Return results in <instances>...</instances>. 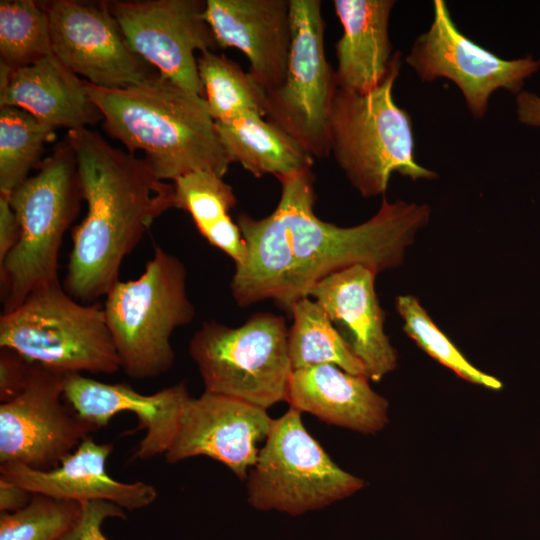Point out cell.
Listing matches in <instances>:
<instances>
[{
	"instance_id": "11",
	"label": "cell",
	"mask_w": 540,
	"mask_h": 540,
	"mask_svg": "<svg viewBox=\"0 0 540 540\" xmlns=\"http://www.w3.org/2000/svg\"><path fill=\"white\" fill-rule=\"evenodd\" d=\"M129 48L160 76L204 98L196 51L219 48L203 0L106 1Z\"/></svg>"
},
{
	"instance_id": "23",
	"label": "cell",
	"mask_w": 540,
	"mask_h": 540,
	"mask_svg": "<svg viewBox=\"0 0 540 540\" xmlns=\"http://www.w3.org/2000/svg\"><path fill=\"white\" fill-rule=\"evenodd\" d=\"M215 124L230 161L239 163L255 177L272 174L279 180L312 168L314 158L289 134L259 114L246 113Z\"/></svg>"
},
{
	"instance_id": "27",
	"label": "cell",
	"mask_w": 540,
	"mask_h": 540,
	"mask_svg": "<svg viewBox=\"0 0 540 540\" xmlns=\"http://www.w3.org/2000/svg\"><path fill=\"white\" fill-rule=\"evenodd\" d=\"M54 130L20 108L0 107V195L8 197L39 166Z\"/></svg>"
},
{
	"instance_id": "1",
	"label": "cell",
	"mask_w": 540,
	"mask_h": 540,
	"mask_svg": "<svg viewBox=\"0 0 540 540\" xmlns=\"http://www.w3.org/2000/svg\"><path fill=\"white\" fill-rule=\"evenodd\" d=\"M314 179L311 170L283 177L280 200L270 215L238 216L248 251L231 280L239 306L270 299L289 312L293 303L335 272L356 264L377 274L397 268L430 220L427 204L389 202L384 195L376 214L359 225L325 222L314 214Z\"/></svg>"
},
{
	"instance_id": "17",
	"label": "cell",
	"mask_w": 540,
	"mask_h": 540,
	"mask_svg": "<svg viewBox=\"0 0 540 540\" xmlns=\"http://www.w3.org/2000/svg\"><path fill=\"white\" fill-rule=\"evenodd\" d=\"M377 273L356 264L319 281L309 292L328 315L353 354L378 382L398 364V354L384 330L385 312L375 290Z\"/></svg>"
},
{
	"instance_id": "28",
	"label": "cell",
	"mask_w": 540,
	"mask_h": 540,
	"mask_svg": "<svg viewBox=\"0 0 540 540\" xmlns=\"http://www.w3.org/2000/svg\"><path fill=\"white\" fill-rule=\"evenodd\" d=\"M53 55L48 14L41 2L0 1V64L14 70Z\"/></svg>"
},
{
	"instance_id": "18",
	"label": "cell",
	"mask_w": 540,
	"mask_h": 540,
	"mask_svg": "<svg viewBox=\"0 0 540 540\" xmlns=\"http://www.w3.org/2000/svg\"><path fill=\"white\" fill-rule=\"evenodd\" d=\"M205 17L219 48L242 51L267 95L282 85L292 38L290 0H206Z\"/></svg>"
},
{
	"instance_id": "13",
	"label": "cell",
	"mask_w": 540,
	"mask_h": 540,
	"mask_svg": "<svg viewBox=\"0 0 540 540\" xmlns=\"http://www.w3.org/2000/svg\"><path fill=\"white\" fill-rule=\"evenodd\" d=\"M41 5L49 18L53 54L90 84L121 89L159 74L129 48L106 1L52 0Z\"/></svg>"
},
{
	"instance_id": "33",
	"label": "cell",
	"mask_w": 540,
	"mask_h": 540,
	"mask_svg": "<svg viewBox=\"0 0 540 540\" xmlns=\"http://www.w3.org/2000/svg\"><path fill=\"white\" fill-rule=\"evenodd\" d=\"M20 225L8 197L0 195V263L16 246Z\"/></svg>"
},
{
	"instance_id": "9",
	"label": "cell",
	"mask_w": 540,
	"mask_h": 540,
	"mask_svg": "<svg viewBox=\"0 0 540 540\" xmlns=\"http://www.w3.org/2000/svg\"><path fill=\"white\" fill-rule=\"evenodd\" d=\"M289 407L273 419L247 479V501L292 516L319 510L361 490L365 482L339 467Z\"/></svg>"
},
{
	"instance_id": "35",
	"label": "cell",
	"mask_w": 540,
	"mask_h": 540,
	"mask_svg": "<svg viewBox=\"0 0 540 540\" xmlns=\"http://www.w3.org/2000/svg\"><path fill=\"white\" fill-rule=\"evenodd\" d=\"M516 114L522 124L540 127V96L522 90L516 95Z\"/></svg>"
},
{
	"instance_id": "2",
	"label": "cell",
	"mask_w": 540,
	"mask_h": 540,
	"mask_svg": "<svg viewBox=\"0 0 540 540\" xmlns=\"http://www.w3.org/2000/svg\"><path fill=\"white\" fill-rule=\"evenodd\" d=\"M66 140L87 213L72 232L63 287L90 304L119 281L122 262L153 222L177 208L175 186L158 178L144 157L112 146L89 128L68 131Z\"/></svg>"
},
{
	"instance_id": "4",
	"label": "cell",
	"mask_w": 540,
	"mask_h": 540,
	"mask_svg": "<svg viewBox=\"0 0 540 540\" xmlns=\"http://www.w3.org/2000/svg\"><path fill=\"white\" fill-rule=\"evenodd\" d=\"M37 168L8 196L20 236L0 263L3 312L19 306L33 291L60 283L62 240L83 200L75 153L66 139Z\"/></svg>"
},
{
	"instance_id": "20",
	"label": "cell",
	"mask_w": 540,
	"mask_h": 540,
	"mask_svg": "<svg viewBox=\"0 0 540 540\" xmlns=\"http://www.w3.org/2000/svg\"><path fill=\"white\" fill-rule=\"evenodd\" d=\"M285 401L324 423L364 434L388 423V401L371 388L368 377L330 364L293 370Z\"/></svg>"
},
{
	"instance_id": "34",
	"label": "cell",
	"mask_w": 540,
	"mask_h": 540,
	"mask_svg": "<svg viewBox=\"0 0 540 540\" xmlns=\"http://www.w3.org/2000/svg\"><path fill=\"white\" fill-rule=\"evenodd\" d=\"M33 494L25 488L0 478V511L15 512L25 507Z\"/></svg>"
},
{
	"instance_id": "14",
	"label": "cell",
	"mask_w": 540,
	"mask_h": 540,
	"mask_svg": "<svg viewBox=\"0 0 540 540\" xmlns=\"http://www.w3.org/2000/svg\"><path fill=\"white\" fill-rule=\"evenodd\" d=\"M34 363L26 388L0 405V462L56 468L97 429L61 403L64 376Z\"/></svg>"
},
{
	"instance_id": "15",
	"label": "cell",
	"mask_w": 540,
	"mask_h": 540,
	"mask_svg": "<svg viewBox=\"0 0 540 540\" xmlns=\"http://www.w3.org/2000/svg\"><path fill=\"white\" fill-rule=\"evenodd\" d=\"M272 422L267 409L204 391L188 400L165 460L174 464L192 457H209L244 481L258 460V443L267 438Z\"/></svg>"
},
{
	"instance_id": "8",
	"label": "cell",
	"mask_w": 540,
	"mask_h": 540,
	"mask_svg": "<svg viewBox=\"0 0 540 540\" xmlns=\"http://www.w3.org/2000/svg\"><path fill=\"white\" fill-rule=\"evenodd\" d=\"M282 316L252 315L239 327L208 321L194 333L188 351L204 391L268 409L285 401L293 371Z\"/></svg>"
},
{
	"instance_id": "24",
	"label": "cell",
	"mask_w": 540,
	"mask_h": 540,
	"mask_svg": "<svg viewBox=\"0 0 540 540\" xmlns=\"http://www.w3.org/2000/svg\"><path fill=\"white\" fill-rule=\"evenodd\" d=\"M177 208L190 214L199 233L235 263L243 265L248 251L230 210L236 204L232 187L211 171H196L174 182Z\"/></svg>"
},
{
	"instance_id": "31",
	"label": "cell",
	"mask_w": 540,
	"mask_h": 540,
	"mask_svg": "<svg viewBox=\"0 0 540 540\" xmlns=\"http://www.w3.org/2000/svg\"><path fill=\"white\" fill-rule=\"evenodd\" d=\"M81 513L75 524L58 540H107L101 527L105 519H125L124 509L112 502L91 500L81 502Z\"/></svg>"
},
{
	"instance_id": "12",
	"label": "cell",
	"mask_w": 540,
	"mask_h": 540,
	"mask_svg": "<svg viewBox=\"0 0 540 540\" xmlns=\"http://www.w3.org/2000/svg\"><path fill=\"white\" fill-rule=\"evenodd\" d=\"M433 4L431 26L417 37L406 62L422 81L446 78L454 82L473 117L485 116L497 89L517 95L526 79L540 69V59L532 55L508 60L484 49L459 31L445 1Z\"/></svg>"
},
{
	"instance_id": "5",
	"label": "cell",
	"mask_w": 540,
	"mask_h": 540,
	"mask_svg": "<svg viewBox=\"0 0 540 540\" xmlns=\"http://www.w3.org/2000/svg\"><path fill=\"white\" fill-rule=\"evenodd\" d=\"M400 65L401 53L396 52L388 76L377 88L360 94L338 87L333 99L330 155L364 198L384 196L393 173L412 181L438 178L415 160L411 117L394 101Z\"/></svg>"
},
{
	"instance_id": "25",
	"label": "cell",
	"mask_w": 540,
	"mask_h": 540,
	"mask_svg": "<svg viewBox=\"0 0 540 540\" xmlns=\"http://www.w3.org/2000/svg\"><path fill=\"white\" fill-rule=\"evenodd\" d=\"M289 313L293 322L288 331V352L293 370L330 364L348 373L367 377L363 363L313 299L304 297L297 300Z\"/></svg>"
},
{
	"instance_id": "22",
	"label": "cell",
	"mask_w": 540,
	"mask_h": 540,
	"mask_svg": "<svg viewBox=\"0 0 540 540\" xmlns=\"http://www.w3.org/2000/svg\"><path fill=\"white\" fill-rule=\"evenodd\" d=\"M343 34L336 42L339 88L364 94L377 88L395 61L388 25L393 0H334Z\"/></svg>"
},
{
	"instance_id": "10",
	"label": "cell",
	"mask_w": 540,
	"mask_h": 540,
	"mask_svg": "<svg viewBox=\"0 0 540 540\" xmlns=\"http://www.w3.org/2000/svg\"><path fill=\"white\" fill-rule=\"evenodd\" d=\"M320 0H290L291 46L282 85L267 95L266 118L313 158L330 155L329 120L338 88L324 49Z\"/></svg>"
},
{
	"instance_id": "21",
	"label": "cell",
	"mask_w": 540,
	"mask_h": 540,
	"mask_svg": "<svg viewBox=\"0 0 540 540\" xmlns=\"http://www.w3.org/2000/svg\"><path fill=\"white\" fill-rule=\"evenodd\" d=\"M2 106L20 108L46 125L66 127L68 131L103 121L85 80L65 67L54 54L14 70L0 64Z\"/></svg>"
},
{
	"instance_id": "3",
	"label": "cell",
	"mask_w": 540,
	"mask_h": 540,
	"mask_svg": "<svg viewBox=\"0 0 540 540\" xmlns=\"http://www.w3.org/2000/svg\"><path fill=\"white\" fill-rule=\"evenodd\" d=\"M103 117V128L127 151L144 152L158 178L196 171L223 177L232 164L203 97L159 74L134 86L105 89L85 81Z\"/></svg>"
},
{
	"instance_id": "19",
	"label": "cell",
	"mask_w": 540,
	"mask_h": 540,
	"mask_svg": "<svg viewBox=\"0 0 540 540\" xmlns=\"http://www.w3.org/2000/svg\"><path fill=\"white\" fill-rule=\"evenodd\" d=\"M112 450V444H98L87 436L56 468L43 471L20 463H2L0 478L32 494L57 499L78 502L104 500L126 510L150 505L157 498L154 486L141 481L121 482L108 474L106 462Z\"/></svg>"
},
{
	"instance_id": "30",
	"label": "cell",
	"mask_w": 540,
	"mask_h": 540,
	"mask_svg": "<svg viewBox=\"0 0 540 540\" xmlns=\"http://www.w3.org/2000/svg\"><path fill=\"white\" fill-rule=\"evenodd\" d=\"M81 502L33 494L15 512H1L0 540H58L77 521Z\"/></svg>"
},
{
	"instance_id": "7",
	"label": "cell",
	"mask_w": 540,
	"mask_h": 540,
	"mask_svg": "<svg viewBox=\"0 0 540 540\" xmlns=\"http://www.w3.org/2000/svg\"><path fill=\"white\" fill-rule=\"evenodd\" d=\"M0 347L62 374L121 369L103 306L77 301L61 283L35 290L3 312Z\"/></svg>"
},
{
	"instance_id": "6",
	"label": "cell",
	"mask_w": 540,
	"mask_h": 540,
	"mask_svg": "<svg viewBox=\"0 0 540 540\" xmlns=\"http://www.w3.org/2000/svg\"><path fill=\"white\" fill-rule=\"evenodd\" d=\"M186 281L182 261L154 245L142 274L119 280L105 296L106 322L127 376L154 378L173 366L171 336L195 316Z\"/></svg>"
},
{
	"instance_id": "32",
	"label": "cell",
	"mask_w": 540,
	"mask_h": 540,
	"mask_svg": "<svg viewBox=\"0 0 540 540\" xmlns=\"http://www.w3.org/2000/svg\"><path fill=\"white\" fill-rule=\"evenodd\" d=\"M34 362L18 352L1 348L0 351V400L8 402L17 397L27 386Z\"/></svg>"
},
{
	"instance_id": "26",
	"label": "cell",
	"mask_w": 540,
	"mask_h": 540,
	"mask_svg": "<svg viewBox=\"0 0 540 540\" xmlns=\"http://www.w3.org/2000/svg\"><path fill=\"white\" fill-rule=\"evenodd\" d=\"M204 99L215 122H228L246 113L266 117L267 94L239 64L215 51L197 57Z\"/></svg>"
},
{
	"instance_id": "16",
	"label": "cell",
	"mask_w": 540,
	"mask_h": 540,
	"mask_svg": "<svg viewBox=\"0 0 540 540\" xmlns=\"http://www.w3.org/2000/svg\"><path fill=\"white\" fill-rule=\"evenodd\" d=\"M63 397L82 420L97 430L122 411L134 413L138 419L136 430H145L135 456L150 459L168 452L192 396L184 382L145 395L126 383H104L70 373L64 376Z\"/></svg>"
},
{
	"instance_id": "29",
	"label": "cell",
	"mask_w": 540,
	"mask_h": 540,
	"mask_svg": "<svg viewBox=\"0 0 540 540\" xmlns=\"http://www.w3.org/2000/svg\"><path fill=\"white\" fill-rule=\"evenodd\" d=\"M395 308L403 320L405 334L430 357L470 383L494 390L502 388L500 380L478 370L464 357L437 327L415 296H397Z\"/></svg>"
}]
</instances>
